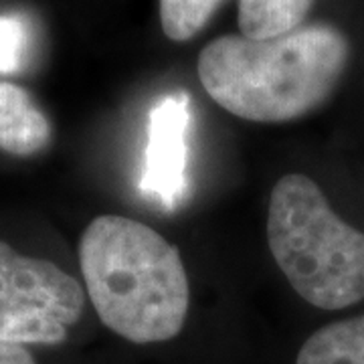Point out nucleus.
Instances as JSON below:
<instances>
[{
	"label": "nucleus",
	"instance_id": "obj_1",
	"mask_svg": "<svg viewBox=\"0 0 364 364\" xmlns=\"http://www.w3.org/2000/svg\"><path fill=\"white\" fill-rule=\"evenodd\" d=\"M350 45L330 25L299 26L275 39L219 37L198 55V79L229 114L282 124L310 114L336 90Z\"/></svg>",
	"mask_w": 364,
	"mask_h": 364
},
{
	"label": "nucleus",
	"instance_id": "obj_2",
	"mask_svg": "<svg viewBox=\"0 0 364 364\" xmlns=\"http://www.w3.org/2000/svg\"><path fill=\"white\" fill-rule=\"evenodd\" d=\"M81 272L100 320L134 344L174 338L191 304L188 275L174 245L119 215L95 217L79 243Z\"/></svg>",
	"mask_w": 364,
	"mask_h": 364
},
{
	"label": "nucleus",
	"instance_id": "obj_3",
	"mask_svg": "<svg viewBox=\"0 0 364 364\" xmlns=\"http://www.w3.org/2000/svg\"><path fill=\"white\" fill-rule=\"evenodd\" d=\"M267 241L308 304L342 310L364 299V233L340 219L310 176L287 174L273 186Z\"/></svg>",
	"mask_w": 364,
	"mask_h": 364
},
{
	"label": "nucleus",
	"instance_id": "obj_4",
	"mask_svg": "<svg viewBox=\"0 0 364 364\" xmlns=\"http://www.w3.org/2000/svg\"><path fill=\"white\" fill-rule=\"evenodd\" d=\"M83 304V289L69 273L0 243V342L59 344Z\"/></svg>",
	"mask_w": 364,
	"mask_h": 364
},
{
	"label": "nucleus",
	"instance_id": "obj_5",
	"mask_svg": "<svg viewBox=\"0 0 364 364\" xmlns=\"http://www.w3.org/2000/svg\"><path fill=\"white\" fill-rule=\"evenodd\" d=\"M193 104L186 91L160 97L148 114L140 191L164 210H174L188 196V136Z\"/></svg>",
	"mask_w": 364,
	"mask_h": 364
},
{
	"label": "nucleus",
	"instance_id": "obj_6",
	"mask_svg": "<svg viewBox=\"0 0 364 364\" xmlns=\"http://www.w3.org/2000/svg\"><path fill=\"white\" fill-rule=\"evenodd\" d=\"M51 142V124L28 91L0 81V148L14 156H33Z\"/></svg>",
	"mask_w": 364,
	"mask_h": 364
},
{
	"label": "nucleus",
	"instance_id": "obj_7",
	"mask_svg": "<svg viewBox=\"0 0 364 364\" xmlns=\"http://www.w3.org/2000/svg\"><path fill=\"white\" fill-rule=\"evenodd\" d=\"M296 364H364V314L314 332Z\"/></svg>",
	"mask_w": 364,
	"mask_h": 364
},
{
	"label": "nucleus",
	"instance_id": "obj_8",
	"mask_svg": "<svg viewBox=\"0 0 364 364\" xmlns=\"http://www.w3.org/2000/svg\"><path fill=\"white\" fill-rule=\"evenodd\" d=\"M314 0H239L241 37L275 39L301 26Z\"/></svg>",
	"mask_w": 364,
	"mask_h": 364
},
{
	"label": "nucleus",
	"instance_id": "obj_9",
	"mask_svg": "<svg viewBox=\"0 0 364 364\" xmlns=\"http://www.w3.org/2000/svg\"><path fill=\"white\" fill-rule=\"evenodd\" d=\"M221 2L223 0H158L164 35L176 43L193 39L207 26Z\"/></svg>",
	"mask_w": 364,
	"mask_h": 364
},
{
	"label": "nucleus",
	"instance_id": "obj_10",
	"mask_svg": "<svg viewBox=\"0 0 364 364\" xmlns=\"http://www.w3.org/2000/svg\"><path fill=\"white\" fill-rule=\"evenodd\" d=\"M33 28L23 14H0V73L23 71L31 57Z\"/></svg>",
	"mask_w": 364,
	"mask_h": 364
},
{
	"label": "nucleus",
	"instance_id": "obj_11",
	"mask_svg": "<svg viewBox=\"0 0 364 364\" xmlns=\"http://www.w3.org/2000/svg\"><path fill=\"white\" fill-rule=\"evenodd\" d=\"M0 364H35V360L23 346L0 342Z\"/></svg>",
	"mask_w": 364,
	"mask_h": 364
}]
</instances>
